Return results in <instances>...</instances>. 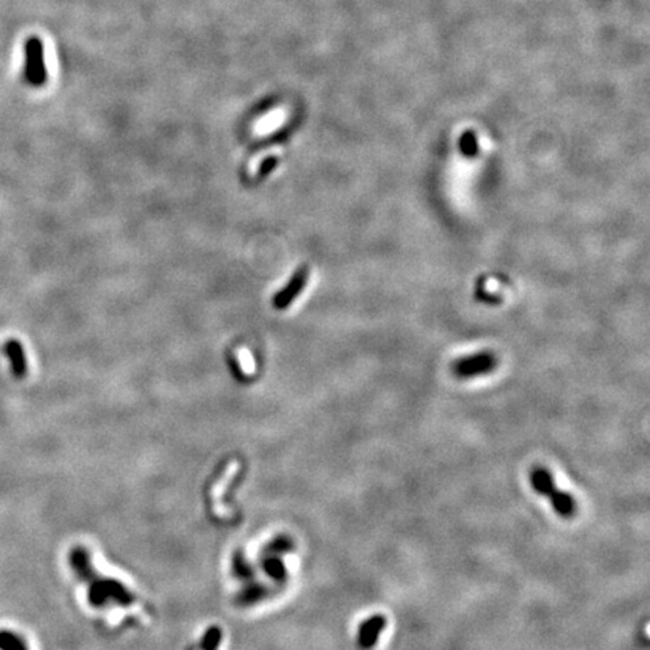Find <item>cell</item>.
<instances>
[{"label":"cell","instance_id":"5b68a950","mask_svg":"<svg viewBox=\"0 0 650 650\" xmlns=\"http://www.w3.org/2000/svg\"><path fill=\"white\" fill-rule=\"evenodd\" d=\"M4 352L9 360L11 372L17 379H23L28 375V357L21 342L17 339H9L4 345Z\"/></svg>","mask_w":650,"mask_h":650},{"label":"cell","instance_id":"277c9868","mask_svg":"<svg viewBox=\"0 0 650 650\" xmlns=\"http://www.w3.org/2000/svg\"><path fill=\"white\" fill-rule=\"evenodd\" d=\"M387 627V619L383 615H374L366 619L359 628L357 646L360 650H371L376 643L379 635Z\"/></svg>","mask_w":650,"mask_h":650},{"label":"cell","instance_id":"30bf717a","mask_svg":"<svg viewBox=\"0 0 650 650\" xmlns=\"http://www.w3.org/2000/svg\"><path fill=\"white\" fill-rule=\"evenodd\" d=\"M277 164H279V157H276V155L267 157L265 160L261 163L259 169H257V178H259V179L261 178H267L276 169Z\"/></svg>","mask_w":650,"mask_h":650},{"label":"cell","instance_id":"52a82bcc","mask_svg":"<svg viewBox=\"0 0 650 650\" xmlns=\"http://www.w3.org/2000/svg\"><path fill=\"white\" fill-rule=\"evenodd\" d=\"M548 498L551 501V505H553V509L560 515L561 518L569 520L576 513V503L573 497L569 493H566V491H561L557 488Z\"/></svg>","mask_w":650,"mask_h":650},{"label":"cell","instance_id":"ba28073f","mask_svg":"<svg viewBox=\"0 0 650 650\" xmlns=\"http://www.w3.org/2000/svg\"><path fill=\"white\" fill-rule=\"evenodd\" d=\"M459 145H461L462 154L465 157H469V158H474L477 155V152H479V146H477V138H476L474 131H471V130L465 131L462 134Z\"/></svg>","mask_w":650,"mask_h":650},{"label":"cell","instance_id":"7a4b0ae2","mask_svg":"<svg viewBox=\"0 0 650 650\" xmlns=\"http://www.w3.org/2000/svg\"><path fill=\"white\" fill-rule=\"evenodd\" d=\"M495 357L489 352H482L461 359L453 364V372L459 378H473L491 372L495 367Z\"/></svg>","mask_w":650,"mask_h":650},{"label":"cell","instance_id":"3957f363","mask_svg":"<svg viewBox=\"0 0 650 650\" xmlns=\"http://www.w3.org/2000/svg\"><path fill=\"white\" fill-rule=\"evenodd\" d=\"M309 280V269L303 267L298 271L292 276L289 280V284L281 289L279 293H276V297L273 298V306L277 310H284L292 304V301L296 300L300 293L303 292L304 286L308 285Z\"/></svg>","mask_w":650,"mask_h":650},{"label":"cell","instance_id":"6da1fadb","mask_svg":"<svg viewBox=\"0 0 650 650\" xmlns=\"http://www.w3.org/2000/svg\"><path fill=\"white\" fill-rule=\"evenodd\" d=\"M23 77L32 88H43L47 83L48 76L44 60V44L38 36H30L24 43Z\"/></svg>","mask_w":650,"mask_h":650},{"label":"cell","instance_id":"9c48e42d","mask_svg":"<svg viewBox=\"0 0 650 650\" xmlns=\"http://www.w3.org/2000/svg\"><path fill=\"white\" fill-rule=\"evenodd\" d=\"M0 650H26L17 635L8 631L0 632Z\"/></svg>","mask_w":650,"mask_h":650},{"label":"cell","instance_id":"8992f818","mask_svg":"<svg viewBox=\"0 0 650 650\" xmlns=\"http://www.w3.org/2000/svg\"><path fill=\"white\" fill-rule=\"evenodd\" d=\"M530 482L536 493L547 498L557 489L553 476L545 467H534L530 473Z\"/></svg>","mask_w":650,"mask_h":650}]
</instances>
